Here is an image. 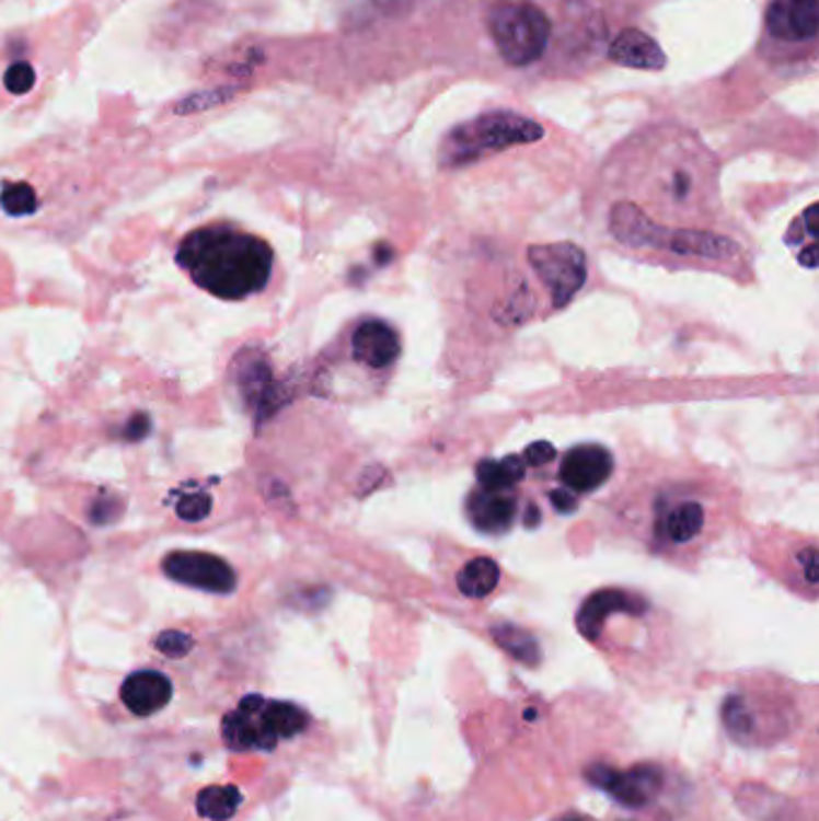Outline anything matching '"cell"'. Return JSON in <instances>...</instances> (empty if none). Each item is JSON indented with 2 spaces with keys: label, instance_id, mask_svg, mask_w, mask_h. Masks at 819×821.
<instances>
[{
  "label": "cell",
  "instance_id": "cell-11",
  "mask_svg": "<svg viewBox=\"0 0 819 821\" xmlns=\"http://www.w3.org/2000/svg\"><path fill=\"white\" fill-rule=\"evenodd\" d=\"M173 696L171 680L159 670H138L120 687V699L135 716H152L161 712Z\"/></svg>",
  "mask_w": 819,
  "mask_h": 821
},
{
  "label": "cell",
  "instance_id": "cell-2",
  "mask_svg": "<svg viewBox=\"0 0 819 821\" xmlns=\"http://www.w3.org/2000/svg\"><path fill=\"white\" fill-rule=\"evenodd\" d=\"M541 137L543 128L537 120L512 114V111H495V114H483L450 130L442 144V161L450 166H462L483 154L539 142Z\"/></svg>",
  "mask_w": 819,
  "mask_h": 821
},
{
  "label": "cell",
  "instance_id": "cell-20",
  "mask_svg": "<svg viewBox=\"0 0 819 821\" xmlns=\"http://www.w3.org/2000/svg\"><path fill=\"white\" fill-rule=\"evenodd\" d=\"M704 527V509L697 502H682L666 517V533L673 543L692 541Z\"/></svg>",
  "mask_w": 819,
  "mask_h": 821
},
{
  "label": "cell",
  "instance_id": "cell-30",
  "mask_svg": "<svg viewBox=\"0 0 819 821\" xmlns=\"http://www.w3.org/2000/svg\"><path fill=\"white\" fill-rule=\"evenodd\" d=\"M539 521H541V512H539V507H537V505H531V507L527 509L524 524H527L529 529H537V527H539Z\"/></svg>",
  "mask_w": 819,
  "mask_h": 821
},
{
  "label": "cell",
  "instance_id": "cell-28",
  "mask_svg": "<svg viewBox=\"0 0 819 821\" xmlns=\"http://www.w3.org/2000/svg\"><path fill=\"white\" fill-rule=\"evenodd\" d=\"M551 500L557 507V512H563V514L575 512V507H577V500L573 495H569V490H553Z\"/></svg>",
  "mask_w": 819,
  "mask_h": 821
},
{
  "label": "cell",
  "instance_id": "cell-18",
  "mask_svg": "<svg viewBox=\"0 0 819 821\" xmlns=\"http://www.w3.org/2000/svg\"><path fill=\"white\" fill-rule=\"evenodd\" d=\"M263 716L267 720L269 730L275 732L279 740L296 738L298 732H303L308 726V714L301 706H296L291 702H269L265 699L263 704Z\"/></svg>",
  "mask_w": 819,
  "mask_h": 821
},
{
  "label": "cell",
  "instance_id": "cell-1",
  "mask_svg": "<svg viewBox=\"0 0 819 821\" xmlns=\"http://www.w3.org/2000/svg\"><path fill=\"white\" fill-rule=\"evenodd\" d=\"M176 259L200 289L223 301H241L263 291L275 265L272 247L263 239L229 227L188 233Z\"/></svg>",
  "mask_w": 819,
  "mask_h": 821
},
{
  "label": "cell",
  "instance_id": "cell-25",
  "mask_svg": "<svg viewBox=\"0 0 819 821\" xmlns=\"http://www.w3.org/2000/svg\"><path fill=\"white\" fill-rule=\"evenodd\" d=\"M3 82H5V90L10 94H27V92H32V86L36 82L34 68L30 63H24V60H20V63H12L5 70Z\"/></svg>",
  "mask_w": 819,
  "mask_h": 821
},
{
  "label": "cell",
  "instance_id": "cell-24",
  "mask_svg": "<svg viewBox=\"0 0 819 821\" xmlns=\"http://www.w3.org/2000/svg\"><path fill=\"white\" fill-rule=\"evenodd\" d=\"M176 512L183 521H203L209 512H212V497H209L207 493L185 495L176 505Z\"/></svg>",
  "mask_w": 819,
  "mask_h": 821
},
{
  "label": "cell",
  "instance_id": "cell-4",
  "mask_svg": "<svg viewBox=\"0 0 819 821\" xmlns=\"http://www.w3.org/2000/svg\"><path fill=\"white\" fill-rule=\"evenodd\" d=\"M529 259L541 281L551 289L555 308L567 305L587 281V257L573 243L533 245Z\"/></svg>",
  "mask_w": 819,
  "mask_h": 821
},
{
  "label": "cell",
  "instance_id": "cell-16",
  "mask_svg": "<svg viewBox=\"0 0 819 821\" xmlns=\"http://www.w3.org/2000/svg\"><path fill=\"white\" fill-rule=\"evenodd\" d=\"M243 802V795L235 786H209L197 793V814L212 821H229Z\"/></svg>",
  "mask_w": 819,
  "mask_h": 821
},
{
  "label": "cell",
  "instance_id": "cell-31",
  "mask_svg": "<svg viewBox=\"0 0 819 821\" xmlns=\"http://www.w3.org/2000/svg\"><path fill=\"white\" fill-rule=\"evenodd\" d=\"M563 821H581V819H577V817H567V819H563Z\"/></svg>",
  "mask_w": 819,
  "mask_h": 821
},
{
  "label": "cell",
  "instance_id": "cell-9",
  "mask_svg": "<svg viewBox=\"0 0 819 821\" xmlns=\"http://www.w3.org/2000/svg\"><path fill=\"white\" fill-rule=\"evenodd\" d=\"M613 471V456L601 444H581L569 450L561 464V481L567 490L587 493L608 481Z\"/></svg>",
  "mask_w": 819,
  "mask_h": 821
},
{
  "label": "cell",
  "instance_id": "cell-15",
  "mask_svg": "<svg viewBox=\"0 0 819 821\" xmlns=\"http://www.w3.org/2000/svg\"><path fill=\"white\" fill-rule=\"evenodd\" d=\"M500 581V567L491 557H474L459 569L457 587L469 599H486Z\"/></svg>",
  "mask_w": 819,
  "mask_h": 821
},
{
  "label": "cell",
  "instance_id": "cell-26",
  "mask_svg": "<svg viewBox=\"0 0 819 821\" xmlns=\"http://www.w3.org/2000/svg\"><path fill=\"white\" fill-rule=\"evenodd\" d=\"M553 456H555V447H553L551 442H543V440L531 442V444L527 447V452H524V459H527V462H529L531 466H543V464H549Z\"/></svg>",
  "mask_w": 819,
  "mask_h": 821
},
{
  "label": "cell",
  "instance_id": "cell-27",
  "mask_svg": "<svg viewBox=\"0 0 819 821\" xmlns=\"http://www.w3.org/2000/svg\"><path fill=\"white\" fill-rule=\"evenodd\" d=\"M149 430H152V420H149V416L147 414H135L128 420V426L123 428V438L130 440V442H138L142 438H147Z\"/></svg>",
  "mask_w": 819,
  "mask_h": 821
},
{
  "label": "cell",
  "instance_id": "cell-29",
  "mask_svg": "<svg viewBox=\"0 0 819 821\" xmlns=\"http://www.w3.org/2000/svg\"><path fill=\"white\" fill-rule=\"evenodd\" d=\"M800 563L805 565V577H808V583H817V553L815 547H805L800 553Z\"/></svg>",
  "mask_w": 819,
  "mask_h": 821
},
{
  "label": "cell",
  "instance_id": "cell-6",
  "mask_svg": "<svg viewBox=\"0 0 819 821\" xmlns=\"http://www.w3.org/2000/svg\"><path fill=\"white\" fill-rule=\"evenodd\" d=\"M166 577L183 587L209 593H231L235 589V571L227 559L200 551H176L164 557Z\"/></svg>",
  "mask_w": 819,
  "mask_h": 821
},
{
  "label": "cell",
  "instance_id": "cell-13",
  "mask_svg": "<svg viewBox=\"0 0 819 821\" xmlns=\"http://www.w3.org/2000/svg\"><path fill=\"white\" fill-rule=\"evenodd\" d=\"M608 60H613L615 66L632 68V70H649V72H659L668 63L664 48L642 30L620 32L613 39L611 48H608Z\"/></svg>",
  "mask_w": 819,
  "mask_h": 821
},
{
  "label": "cell",
  "instance_id": "cell-8",
  "mask_svg": "<svg viewBox=\"0 0 819 821\" xmlns=\"http://www.w3.org/2000/svg\"><path fill=\"white\" fill-rule=\"evenodd\" d=\"M766 30L784 42H812L819 32V0H772Z\"/></svg>",
  "mask_w": 819,
  "mask_h": 821
},
{
  "label": "cell",
  "instance_id": "cell-17",
  "mask_svg": "<svg viewBox=\"0 0 819 821\" xmlns=\"http://www.w3.org/2000/svg\"><path fill=\"white\" fill-rule=\"evenodd\" d=\"M493 639L498 641L500 649L510 654L515 661L524 666H539L541 663V646L533 634L521 629L517 625H495L491 629Z\"/></svg>",
  "mask_w": 819,
  "mask_h": 821
},
{
  "label": "cell",
  "instance_id": "cell-10",
  "mask_svg": "<svg viewBox=\"0 0 819 821\" xmlns=\"http://www.w3.org/2000/svg\"><path fill=\"white\" fill-rule=\"evenodd\" d=\"M644 608H647V605H644L642 599H635V595H630L625 591H618V589L596 591L585 601V605L579 608L577 627L581 632V637L589 639V641H596L601 637L605 617H611L613 613L642 615Z\"/></svg>",
  "mask_w": 819,
  "mask_h": 821
},
{
  "label": "cell",
  "instance_id": "cell-5",
  "mask_svg": "<svg viewBox=\"0 0 819 821\" xmlns=\"http://www.w3.org/2000/svg\"><path fill=\"white\" fill-rule=\"evenodd\" d=\"M587 780L625 807H647L659 798L664 788L661 768L651 764H639L627 771H618L608 764H593L587 768Z\"/></svg>",
  "mask_w": 819,
  "mask_h": 821
},
{
  "label": "cell",
  "instance_id": "cell-22",
  "mask_svg": "<svg viewBox=\"0 0 819 821\" xmlns=\"http://www.w3.org/2000/svg\"><path fill=\"white\" fill-rule=\"evenodd\" d=\"M235 96V90L231 86H219V90H209V92H195L191 96H185L183 102L176 104V114L178 116H193V114H203L207 108H215L227 104L229 99Z\"/></svg>",
  "mask_w": 819,
  "mask_h": 821
},
{
  "label": "cell",
  "instance_id": "cell-3",
  "mask_svg": "<svg viewBox=\"0 0 819 821\" xmlns=\"http://www.w3.org/2000/svg\"><path fill=\"white\" fill-rule=\"evenodd\" d=\"M493 42L507 66L524 68L539 60L551 42V20L533 3H503L493 5L488 15Z\"/></svg>",
  "mask_w": 819,
  "mask_h": 821
},
{
  "label": "cell",
  "instance_id": "cell-12",
  "mask_svg": "<svg viewBox=\"0 0 819 821\" xmlns=\"http://www.w3.org/2000/svg\"><path fill=\"white\" fill-rule=\"evenodd\" d=\"M354 356L368 368L382 370L392 366L400 356V337L396 332L382 320H366L354 332Z\"/></svg>",
  "mask_w": 819,
  "mask_h": 821
},
{
  "label": "cell",
  "instance_id": "cell-23",
  "mask_svg": "<svg viewBox=\"0 0 819 821\" xmlns=\"http://www.w3.org/2000/svg\"><path fill=\"white\" fill-rule=\"evenodd\" d=\"M154 646L166 658H185L193 651L195 639L191 637V634H185L181 629H166L154 639Z\"/></svg>",
  "mask_w": 819,
  "mask_h": 821
},
{
  "label": "cell",
  "instance_id": "cell-19",
  "mask_svg": "<svg viewBox=\"0 0 819 821\" xmlns=\"http://www.w3.org/2000/svg\"><path fill=\"white\" fill-rule=\"evenodd\" d=\"M476 476H478V483H481L483 490L503 493V490L512 488L515 483L524 478L527 469H524V464H521V459H517V456H507V459H503V462H491V459H486V462L478 464Z\"/></svg>",
  "mask_w": 819,
  "mask_h": 821
},
{
  "label": "cell",
  "instance_id": "cell-7",
  "mask_svg": "<svg viewBox=\"0 0 819 821\" xmlns=\"http://www.w3.org/2000/svg\"><path fill=\"white\" fill-rule=\"evenodd\" d=\"M265 696L251 694L241 699L239 708H233L221 720V738L229 750L235 752H269L277 748L279 738L269 730L263 716Z\"/></svg>",
  "mask_w": 819,
  "mask_h": 821
},
{
  "label": "cell",
  "instance_id": "cell-21",
  "mask_svg": "<svg viewBox=\"0 0 819 821\" xmlns=\"http://www.w3.org/2000/svg\"><path fill=\"white\" fill-rule=\"evenodd\" d=\"M0 207L10 217H30L39 209V200L30 183H5L0 190Z\"/></svg>",
  "mask_w": 819,
  "mask_h": 821
},
{
  "label": "cell",
  "instance_id": "cell-14",
  "mask_svg": "<svg viewBox=\"0 0 819 821\" xmlns=\"http://www.w3.org/2000/svg\"><path fill=\"white\" fill-rule=\"evenodd\" d=\"M469 514L481 531H503L515 517V500L500 493L481 490L469 500Z\"/></svg>",
  "mask_w": 819,
  "mask_h": 821
}]
</instances>
